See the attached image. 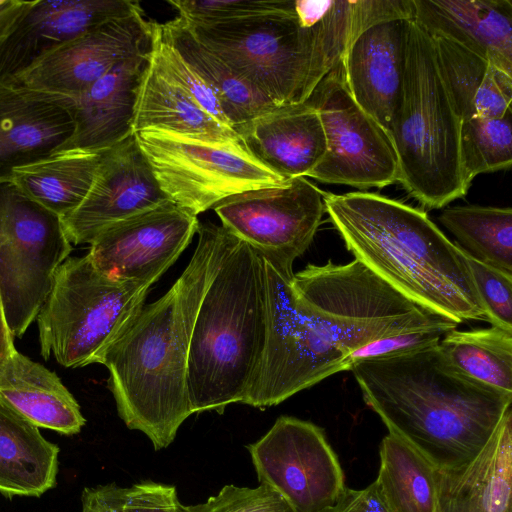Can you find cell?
Returning a JSON list of instances; mask_svg holds the SVG:
<instances>
[{"mask_svg": "<svg viewBox=\"0 0 512 512\" xmlns=\"http://www.w3.org/2000/svg\"><path fill=\"white\" fill-rule=\"evenodd\" d=\"M429 34L440 75L461 121L503 117L511 109L512 75L441 34Z\"/></svg>", "mask_w": 512, "mask_h": 512, "instance_id": "484cf974", "label": "cell"}, {"mask_svg": "<svg viewBox=\"0 0 512 512\" xmlns=\"http://www.w3.org/2000/svg\"><path fill=\"white\" fill-rule=\"evenodd\" d=\"M438 344L360 360L347 371L390 434L437 469H449L466 464L482 450L512 405V393L460 374Z\"/></svg>", "mask_w": 512, "mask_h": 512, "instance_id": "7a4b0ae2", "label": "cell"}, {"mask_svg": "<svg viewBox=\"0 0 512 512\" xmlns=\"http://www.w3.org/2000/svg\"><path fill=\"white\" fill-rule=\"evenodd\" d=\"M349 252L422 309L458 324L485 312L465 256L423 210L371 192L324 191Z\"/></svg>", "mask_w": 512, "mask_h": 512, "instance_id": "3957f363", "label": "cell"}, {"mask_svg": "<svg viewBox=\"0 0 512 512\" xmlns=\"http://www.w3.org/2000/svg\"><path fill=\"white\" fill-rule=\"evenodd\" d=\"M154 23L142 8L110 19L39 59L15 84L75 99L120 62L150 52Z\"/></svg>", "mask_w": 512, "mask_h": 512, "instance_id": "9a60e30c", "label": "cell"}, {"mask_svg": "<svg viewBox=\"0 0 512 512\" xmlns=\"http://www.w3.org/2000/svg\"><path fill=\"white\" fill-rule=\"evenodd\" d=\"M146 129L215 138L238 137L233 128L219 123L171 80L151 55L138 90L133 133Z\"/></svg>", "mask_w": 512, "mask_h": 512, "instance_id": "83f0119b", "label": "cell"}, {"mask_svg": "<svg viewBox=\"0 0 512 512\" xmlns=\"http://www.w3.org/2000/svg\"><path fill=\"white\" fill-rule=\"evenodd\" d=\"M380 469L373 482L389 512H437V468L398 437L380 444Z\"/></svg>", "mask_w": 512, "mask_h": 512, "instance_id": "4dcf8cb0", "label": "cell"}, {"mask_svg": "<svg viewBox=\"0 0 512 512\" xmlns=\"http://www.w3.org/2000/svg\"><path fill=\"white\" fill-rule=\"evenodd\" d=\"M150 55L160 69L204 111L223 126L232 128L214 92L180 54L163 39L158 22L154 23Z\"/></svg>", "mask_w": 512, "mask_h": 512, "instance_id": "e575fe53", "label": "cell"}, {"mask_svg": "<svg viewBox=\"0 0 512 512\" xmlns=\"http://www.w3.org/2000/svg\"><path fill=\"white\" fill-rule=\"evenodd\" d=\"M233 129L246 149L284 180L307 178L326 153L319 113L308 101L273 107Z\"/></svg>", "mask_w": 512, "mask_h": 512, "instance_id": "44dd1931", "label": "cell"}, {"mask_svg": "<svg viewBox=\"0 0 512 512\" xmlns=\"http://www.w3.org/2000/svg\"><path fill=\"white\" fill-rule=\"evenodd\" d=\"M59 448L0 402V493L39 497L56 483Z\"/></svg>", "mask_w": 512, "mask_h": 512, "instance_id": "4316f807", "label": "cell"}, {"mask_svg": "<svg viewBox=\"0 0 512 512\" xmlns=\"http://www.w3.org/2000/svg\"><path fill=\"white\" fill-rule=\"evenodd\" d=\"M409 18H387L364 28L340 61L352 98L389 136L402 90Z\"/></svg>", "mask_w": 512, "mask_h": 512, "instance_id": "ffe728a7", "label": "cell"}, {"mask_svg": "<svg viewBox=\"0 0 512 512\" xmlns=\"http://www.w3.org/2000/svg\"><path fill=\"white\" fill-rule=\"evenodd\" d=\"M149 55L150 52L120 62L70 100L75 128L59 151L103 152L133 134L138 90Z\"/></svg>", "mask_w": 512, "mask_h": 512, "instance_id": "7402d4cb", "label": "cell"}, {"mask_svg": "<svg viewBox=\"0 0 512 512\" xmlns=\"http://www.w3.org/2000/svg\"><path fill=\"white\" fill-rule=\"evenodd\" d=\"M228 232L263 259L292 267L312 243L325 213L324 191L306 177L248 190L213 207Z\"/></svg>", "mask_w": 512, "mask_h": 512, "instance_id": "4fadbf2b", "label": "cell"}, {"mask_svg": "<svg viewBox=\"0 0 512 512\" xmlns=\"http://www.w3.org/2000/svg\"><path fill=\"white\" fill-rule=\"evenodd\" d=\"M0 402L37 426L77 434L86 420L60 378L16 349L0 365Z\"/></svg>", "mask_w": 512, "mask_h": 512, "instance_id": "d4e9b609", "label": "cell"}, {"mask_svg": "<svg viewBox=\"0 0 512 512\" xmlns=\"http://www.w3.org/2000/svg\"><path fill=\"white\" fill-rule=\"evenodd\" d=\"M163 39L197 72L214 92L233 128L274 106L240 78L217 54L201 43L177 16L158 23Z\"/></svg>", "mask_w": 512, "mask_h": 512, "instance_id": "f546056e", "label": "cell"}, {"mask_svg": "<svg viewBox=\"0 0 512 512\" xmlns=\"http://www.w3.org/2000/svg\"><path fill=\"white\" fill-rule=\"evenodd\" d=\"M140 8V3L132 0L29 1L0 43V83H15L54 49Z\"/></svg>", "mask_w": 512, "mask_h": 512, "instance_id": "ac0fdd59", "label": "cell"}, {"mask_svg": "<svg viewBox=\"0 0 512 512\" xmlns=\"http://www.w3.org/2000/svg\"><path fill=\"white\" fill-rule=\"evenodd\" d=\"M460 127L432 38L410 17L402 90L390 137L398 158L397 182L423 207L443 208L468 191L460 161Z\"/></svg>", "mask_w": 512, "mask_h": 512, "instance_id": "5b68a950", "label": "cell"}, {"mask_svg": "<svg viewBox=\"0 0 512 512\" xmlns=\"http://www.w3.org/2000/svg\"><path fill=\"white\" fill-rule=\"evenodd\" d=\"M449 331L451 330L430 329L378 339L353 351L347 358V370L352 363L360 360L387 357L437 345Z\"/></svg>", "mask_w": 512, "mask_h": 512, "instance_id": "f35d334b", "label": "cell"}, {"mask_svg": "<svg viewBox=\"0 0 512 512\" xmlns=\"http://www.w3.org/2000/svg\"><path fill=\"white\" fill-rule=\"evenodd\" d=\"M71 250L58 215L12 181L0 182V295L13 338L36 319Z\"/></svg>", "mask_w": 512, "mask_h": 512, "instance_id": "8fae6325", "label": "cell"}, {"mask_svg": "<svg viewBox=\"0 0 512 512\" xmlns=\"http://www.w3.org/2000/svg\"><path fill=\"white\" fill-rule=\"evenodd\" d=\"M286 0H170L178 16L192 23L236 20L281 8Z\"/></svg>", "mask_w": 512, "mask_h": 512, "instance_id": "74e56055", "label": "cell"}, {"mask_svg": "<svg viewBox=\"0 0 512 512\" xmlns=\"http://www.w3.org/2000/svg\"><path fill=\"white\" fill-rule=\"evenodd\" d=\"M182 21L274 106L303 103L320 83L312 33L299 21L293 0L277 10L236 20Z\"/></svg>", "mask_w": 512, "mask_h": 512, "instance_id": "ba28073f", "label": "cell"}, {"mask_svg": "<svg viewBox=\"0 0 512 512\" xmlns=\"http://www.w3.org/2000/svg\"><path fill=\"white\" fill-rule=\"evenodd\" d=\"M70 99L0 83V182L59 151L74 132Z\"/></svg>", "mask_w": 512, "mask_h": 512, "instance_id": "d6986e66", "label": "cell"}, {"mask_svg": "<svg viewBox=\"0 0 512 512\" xmlns=\"http://www.w3.org/2000/svg\"><path fill=\"white\" fill-rule=\"evenodd\" d=\"M225 231L221 258L190 335L187 387L192 414L222 413L229 404L242 403L264 348L263 261L248 244Z\"/></svg>", "mask_w": 512, "mask_h": 512, "instance_id": "277c9868", "label": "cell"}, {"mask_svg": "<svg viewBox=\"0 0 512 512\" xmlns=\"http://www.w3.org/2000/svg\"><path fill=\"white\" fill-rule=\"evenodd\" d=\"M262 258V257H261ZM266 332L260 362L242 403L266 408L347 370V356L298 308L293 270L262 258Z\"/></svg>", "mask_w": 512, "mask_h": 512, "instance_id": "30bf717a", "label": "cell"}, {"mask_svg": "<svg viewBox=\"0 0 512 512\" xmlns=\"http://www.w3.org/2000/svg\"><path fill=\"white\" fill-rule=\"evenodd\" d=\"M199 224L196 215L166 201L104 229L87 256L110 277L151 286L189 245Z\"/></svg>", "mask_w": 512, "mask_h": 512, "instance_id": "2e32d148", "label": "cell"}, {"mask_svg": "<svg viewBox=\"0 0 512 512\" xmlns=\"http://www.w3.org/2000/svg\"><path fill=\"white\" fill-rule=\"evenodd\" d=\"M437 512H512V405L482 450L436 470Z\"/></svg>", "mask_w": 512, "mask_h": 512, "instance_id": "603a6c76", "label": "cell"}, {"mask_svg": "<svg viewBox=\"0 0 512 512\" xmlns=\"http://www.w3.org/2000/svg\"><path fill=\"white\" fill-rule=\"evenodd\" d=\"M412 17L512 75L511 0H411Z\"/></svg>", "mask_w": 512, "mask_h": 512, "instance_id": "cb8c5ba5", "label": "cell"}, {"mask_svg": "<svg viewBox=\"0 0 512 512\" xmlns=\"http://www.w3.org/2000/svg\"><path fill=\"white\" fill-rule=\"evenodd\" d=\"M511 114L510 109L501 118L474 116L461 121L460 161L468 188L478 174L510 168Z\"/></svg>", "mask_w": 512, "mask_h": 512, "instance_id": "836d02e7", "label": "cell"}, {"mask_svg": "<svg viewBox=\"0 0 512 512\" xmlns=\"http://www.w3.org/2000/svg\"><path fill=\"white\" fill-rule=\"evenodd\" d=\"M438 346L448 364L460 374L512 393V332L496 326L453 329Z\"/></svg>", "mask_w": 512, "mask_h": 512, "instance_id": "1f68e13d", "label": "cell"}, {"mask_svg": "<svg viewBox=\"0 0 512 512\" xmlns=\"http://www.w3.org/2000/svg\"><path fill=\"white\" fill-rule=\"evenodd\" d=\"M247 449L259 483L279 493L295 512H323L346 488L324 430L309 421L281 416Z\"/></svg>", "mask_w": 512, "mask_h": 512, "instance_id": "5bb4252c", "label": "cell"}, {"mask_svg": "<svg viewBox=\"0 0 512 512\" xmlns=\"http://www.w3.org/2000/svg\"><path fill=\"white\" fill-rule=\"evenodd\" d=\"M134 135L168 200L196 216L235 194L286 181L256 159L239 136L158 129Z\"/></svg>", "mask_w": 512, "mask_h": 512, "instance_id": "9c48e42d", "label": "cell"}, {"mask_svg": "<svg viewBox=\"0 0 512 512\" xmlns=\"http://www.w3.org/2000/svg\"><path fill=\"white\" fill-rule=\"evenodd\" d=\"M28 4L24 0H0V43Z\"/></svg>", "mask_w": 512, "mask_h": 512, "instance_id": "7bdbcfd3", "label": "cell"}, {"mask_svg": "<svg viewBox=\"0 0 512 512\" xmlns=\"http://www.w3.org/2000/svg\"><path fill=\"white\" fill-rule=\"evenodd\" d=\"M323 512H389L371 483L364 489L345 488L338 500Z\"/></svg>", "mask_w": 512, "mask_h": 512, "instance_id": "b9f144b4", "label": "cell"}, {"mask_svg": "<svg viewBox=\"0 0 512 512\" xmlns=\"http://www.w3.org/2000/svg\"><path fill=\"white\" fill-rule=\"evenodd\" d=\"M292 288L301 312L347 358L378 339L459 325L422 309L356 259L309 264L293 275Z\"/></svg>", "mask_w": 512, "mask_h": 512, "instance_id": "8992f818", "label": "cell"}, {"mask_svg": "<svg viewBox=\"0 0 512 512\" xmlns=\"http://www.w3.org/2000/svg\"><path fill=\"white\" fill-rule=\"evenodd\" d=\"M126 488L115 483L87 487L81 496V512H123Z\"/></svg>", "mask_w": 512, "mask_h": 512, "instance_id": "60d3db41", "label": "cell"}, {"mask_svg": "<svg viewBox=\"0 0 512 512\" xmlns=\"http://www.w3.org/2000/svg\"><path fill=\"white\" fill-rule=\"evenodd\" d=\"M441 224L480 262L512 274V209L479 205L444 209Z\"/></svg>", "mask_w": 512, "mask_h": 512, "instance_id": "d6a6232c", "label": "cell"}, {"mask_svg": "<svg viewBox=\"0 0 512 512\" xmlns=\"http://www.w3.org/2000/svg\"><path fill=\"white\" fill-rule=\"evenodd\" d=\"M198 243L181 276L158 300L144 305L104 351L99 364L120 418L144 433L155 450L168 447L192 414L188 398L189 341L197 309L221 258L226 231L199 224Z\"/></svg>", "mask_w": 512, "mask_h": 512, "instance_id": "6da1fadb", "label": "cell"}, {"mask_svg": "<svg viewBox=\"0 0 512 512\" xmlns=\"http://www.w3.org/2000/svg\"><path fill=\"white\" fill-rule=\"evenodd\" d=\"M169 201L134 133L102 152L81 205L62 218L71 244H90L107 227Z\"/></svg>", "mask_w": 512, "mask_h": 512, "instance_id": "e0dca14e", "label": "cell"}, {"mask_svg": "<svg viewBox=\"0 0 512 512\" xmlns=\"http://www.w3.org/2000/svg\"><path fill=\"white\" fill-rule=\"evenodd\" d=\"M150 287L102 273L87 255L68 257L36 317L43 358L66 368L98 363L141 311Z\"/></svg>", "mask_w": 512, "mask_h": 512, "instance_id": "52a82bcc", "label": "cell"}, {"mask_svg": "<svg viewBox=\"0 0 512 512\" xmlns=\"http://www.w3.org/2000/svg\"><path fill=\"white\" fill-rule=\"evenodd\" d=\"M306 101L319 113L327 146L323 159L308 177L358 189L383 188L398 181L392 139L352 98L341 62Z\"/></svg>", "mask_w": 512, "mask_h": 512, "instance_id": "7c38bea8", "label": "cell"}, {"mask_svg": "<svg viewBox=\"0 0 512 512\" xmlns=\"http://www.w3.org/2000/svg\"><path fill=\"white\" fill-rule=\"evenodd\" d=\"M102 152L63 150L13 171L11 181L31 199L61 219L86 198Z\"/></svg>", "mask_w": 512, "mask_h": 512, "instance_id": "f1b7e54d", "label": "cell"}, {"mask_svg": "<svg viewBox=\"0 0 512 512\" xmlns=\"http://www.w3.org/2000/svg\"><path fill=\"white\" fill-rule=\"evenodd\" d=\"M15 349L13 336L10 333L6 321L3 302L0 295V365Z\"/></svg>", "mask_w": 512, "mask_h": 512, "instance_id": "ee69618b", "label": "cell"}, {"mask_svg": "<svg viewBox=\"0 0 512 512\" xmlns=\"http://www.w3.org/2000/svg\"><path fill=\"white\" fill-rule=\"evenodd\" d=\"M461 250L469 266L486 321L492 326L512 332V274L486 265L462 248Z\"/></svg>", "mask_w": 512, "mask_h": 512, "instance_id": "d590c367", "label": "cell"}, {"mask_svg": "<svg viewBox=\"0 0 512 512\" xmlns=\"http://www.w3.org/2000/svg\"><path fill=\"white\" fill-rule=\"evenodd\" d=\"M175 486L142 482L126 488L123 512H179Z\"/></svg>", "mask_w": 512, "mask_h": 512, "instance_id": "ab89813d", "label": "cell"}, {"mask_svg": "<svg viewBox=\"0 0 512 512\" xmlns=\"http://www.w3.org/2000/svg\"><path fill=\"white\" fill-rule=\"evenodd\" d=\"M179 512H295L275 490L260 484L258 487L224 486L204 503L179 504Z\"/></svg>", "mask_w": 512, "mask_h": 512, "instance_id": "8d00e7d4", "label": "cell"}]
</instances>
